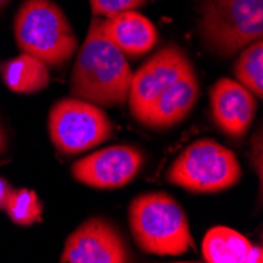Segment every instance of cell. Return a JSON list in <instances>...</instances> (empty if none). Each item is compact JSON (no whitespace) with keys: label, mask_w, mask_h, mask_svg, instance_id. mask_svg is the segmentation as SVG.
<instances>
[{"label":"cell","mask_w":263,"mask_h":263,"mask_svg":"<svg viewBox=\"0 0 263 263\" xmlns=\"http://www.w3.org/2000/svg\"><path fill=\"white\" fill-rule=\"evenodd\" d=\"M143 155L131 145H112L73 164V177L91 187L117 189L128 184L140 171Z\"/></svg>","instance_id":"9c48e42d"},{"label":"cell","mask_w":263,"mask_h":263,"mask_svg":"<svg viewBox=\"0 0 263 263\" xmlns=\"http://www.w3.org/2000/svg\"><path fill=\"white\" fill-rule=\"evenodd\" d=\"M101 26L104 35L131 59L147 54L158 43V32L153 22L136 10L101 17Z\"/></svg>","instance_id":"7c38bea8"},{"label":"cell","mask_w":263,"mask_h":263,"mask_svg":"<svg viewBox=\"0 0 263 263\" xmlns=\"http://www.w3.org/2000/svg\"><path fill=\"white\" fill-rule=\"evenodd\" d=\"M2 79L5 85L16 93H38L47 87L51 76L43 60L22 52L4 63Z\"/></svg>","instance_id":"5bb4252c"},{"label":"cell","mask_w":263,"mask_h":263,"mask_svg":"<svg viewBox=\"0 0 263 263\" xmlns=\"http://www.w3.org/2000/svg\"><path fill=\"white\" fill-rule=\"evenodd\" d=\"M189 69H193V65L187 55L172 44L156 52L133 73L128 103L136 120L139 122L159 95Z\"/></svg>","instance_id":"52a82bcc"},{"label":"cell","mask_w":263,"mask_h":263,"mask_svg":"<svg viewBox=\"0 0 263 263\" xmlns=\"http://www.w3.org/2000/svg\"><path fill=\"white\" fill-rule=\"evenodd\" d=\"M200 35L214 54L232 57L263 33V0H200Z\"/></svg>","instance_id":"277c9868"},{"label":"cell","mask_w":263,"mask_h":263,"mask_svg":"<svg viewBox=\"0 0 263 263\" xmlns=\"http://www.w3.org/2000/svg\"><path fill=\"white\" fill-rule=\"evenodd\" d=\"M11 193V186L7 180L0 178V210L5 208V203H7V199Z\"/></svg>","instance_id":"ac0fdd59"},{"label":"cell","mask_w":263,"mask_h":263,"mask_svg":"<svg viewBox=\"0 0 263 263\" xmlns=\"http://www.w3.org/2000/svg\"><path fill=\"white\" fill-rule=\"evenodd\" d=\"M235 76L254 97L263 95V46L261 40L248 44L235 63Z\"/></svg>","instance_id":"9a60e30c"},{"label":"cell","mask_w":263,"mask_h":263,"mask_svg":"<svg viewBox=\"0 0 263 263\" xmlns=\"http://www.w3.org/2000/svg\"><path fill=\"white\" fill-rule=\"evenodd\" d=\"M199 98V82L194 69H189L167 87L150 104L139 123L148 128H171L183 122Z\"/></svg>","instance_id":"8fae6325"},{"label":"cell","mask_w":263,"mask_h":263,"mask_svg":"<svg viewBox=\"0 0 263 263\" xmlns=\"http://www.w3.org/2000/svg\"><path fill=\"white\" fill-rule=\"evenodd\" d=\"M203 258L210 263H260L263 252L248 238L229 227L211 229L202 245Z\"/></svg>","instance_id":"4fadbf2b"},{"label":"cell","mask_w":263,"mask_h":263,"mask_svg":"<svg viewBox=\"0 0 263 263\" xmlns=\"http://www.w3.org/2000/svg\"><path fill=\"white\" fill-rule=\"evenodd\" d=\"M241 178V167L232 150L211 139H200L174 161L167 180L189 191L206 194L235 186Z\"/></svg>","instance_id":"5b68a950"},{"label":"cell","mask_w":263,"mask_h":263,"mask_svg":"<svg viewBox=\"0 0 263 263\" xmlns=\"http://www.w3.org/2000/svg\"><path fill=\"white\" fill-rule=\"evenodd\" d=\"M63 263H123L129 261V251L123 236L103 218L87 219L68 236Z\"/></svg>","instance_id":"ba28073f"},{"label":"cell","mask_w":263,"mask_h":263,"mask_svg":"<svg viewBox=\"0 0 263 263\" xmlns=\"http://www.w3.org/2000/svg\"><path fill=\"white\" fill-rule=\"evenodd\" d=\"M131 78L128 57L104 35L101 17L93 16L71 73V95L100 107L123 106Z\"/></svg>","instance_id":"6da1fadb"},{"label":"cell","mask_w":263,"mask_h":263,"mask_svg":"<svg viewBox=\"0 0 263 263\" xmlns=\"http://www.w3.org/2000/svg\"><path fill=\"white\" fill-rule=\"evenodd\" d=\"M14 38L22 52L47 66L66 63L78 49L73 27L52 0H26L14 19Z\"/></svg>","instance_id":"3957f363"},{"label":"cell","mask_w":263,"mask_h":263,"mask_svg":"<svg viewBox=\"0 0 263 263\" xmlns=\"http://www.w3.org/2000/svg\"><path fill=\"white\" fill-rule=\"evenodd\" d=\"M4 147H5V137H4V133L0 131V152L4 150Z\"/></svg>","instance_id":"d6986e66"},{"label":"cell","mask_w":263,"mask_h":263,"mask_svg":"<svg viewBox=\"0 0 263 263\" xmlns=\"http://www.w3.org/2000/svg\"><path fill=\"white\" fill-rule=\"evenodd\" d=\"M210 104L216 125L235 139L248 133L257 109L254 93L232 79H219L211 87Z\"/></svg>","instance_id":"30bf717a"},{"label":"cell","mask_w":263,"mask_h":263,"mask_svg":"<svg viewBox=\"0 0 263 263\" xmlns=\"http://www.w3.org/2000/svg\"><path fill=\"white\" fill-rule=\"evenodd\" d=\"M8 2H10V0H0V10H2V8H4V7L8 4Z\"/></svg>","instance_id":"ffe728a7"},{"label":"cell","mask_w":263,"mask_h":263,"mask_svg":"<svg viewBox=\"0 0 263 263\" xmlns=\"http://www.w3.org/2000/svg\"><path fill=\"white\" fill-rule=\"evenodd\" d=\"M5 211L8 213L10 219L19 226H32L41 221L43 205L38 196L30 189H16L7 199Z\"/></svg>","instance_id":"2e32d148"},{"label":"cell","mask_w":263,"mask_h":263,"mask_svg":"<svg viewBox=\"0 0 263 263\" xmlns=\"http://www.w3.org/2000/svg\"><path fill=\"white\" fill-rule=\"evenodd\" d=\"M145 4L147 0H90L91 13L98 17H109L122 11L136 10Z\"/></svg>","instance_id":"e0dca14e"},{"label":"cell","mask_w":263,"mask_h":263,"mask_svg":"<svg viewBox=\"0 0 263 263\" xmlns=\"http://www.w3.org/2000/svg\"><path fill=\"white\" fill-rule=\"evenodd\" d=\"M114 128L107 114L97 104L79 98H65L49 112V136L55 148L65 155H78L112 137Z\"/></svg>","instance_id":"8992f818"},{"label":"cell","mask_w":263,"mask_h":263,"mask_svg":"<svg viewBox=\"0 0 263 263\" xmlns=\"http://www.w3.org/2000/svg\"><path fill=\"white\" fill-rule=\"evenodd\" d=\"M129 227L145 254L181 255L194 245L183 208L164 193L137 196L129 205Z\"/></svg>","instance_id":"7a4b0ae2"}]
</instances>
